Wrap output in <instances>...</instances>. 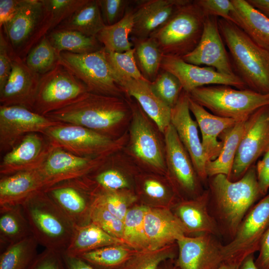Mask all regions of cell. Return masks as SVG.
Returning <instances> with one entry per match:
<instances>
[{
  "label": "cell",
  "mask_w": 269,
  "mask_h": 269,
  "mask_svg": "<svg viewBox=\"0 0 269 269\" xmlns=\"http://www.w3.org/2000/svg\"><path fill=\"white\" fill-rule=\"evenodd\" d=\"M131 113L129 103L121 97L88 92L71 104L45 116L106 134Z\"/></svg>",
  "instance_id": "3957f363"
},
{
  "label": "cell",
  "mask_w": 269,
  "mask_h": 269,
  "mask_svg": "<svg viewBox=\"0 0 269 269\" xmlns=\"http://www.w3.org/2000/svg\"><path fill=\"white\" fill-rule=\"evenodd\" d=\"M39 245L31 235L9 245L0 256V269H29L36 258Z\"/></svg>",
  "instance_id": "f35d334b"
},
{
  "label": "cell",
  "mask_w": 269,
  "mask_h": 269,
  "mask_svg": "<svg viewBox=\"0 0 269 269\" xmlns=\"http://www.w3.org/2000/svg\"><path fill=\"white\" fill-rule=\"evenodd\" d=\"M51 149L47 140L40 134H27L3 156L0 164V175L38 169Z\"/></svg>",
  "instance_id": "44dd1931"
},
{
  "label": "cell",
  "mask_w": 269,
  "mask_h": 269,
  "mask_svg": "<svg viewBox=\"0 0 269 269\" xmlns=\"http://www.w3.org/2000/svg\"><path fill=\"white\" fill-rule=\"evenodd\" d=\"M188 94L193 101L212 114L237 122L246 121L256 110L269 105V93L235 89L225 85L204 86Z\"/></svg>",
  "instance_id": "5b68a950"
},
{
  "label": "cell",
  "mask_w": 269,
  "mask_h": 269,
  "mask_svg": "<svg viewBox=\"0 0 269 269\" xmlns=\"http://www.w3.org/2000/svg\"><path fill=\"white\" fill-rule=\"evenodd\" d=\"M45 188L38 169L2 176L0 180V207L21 205L37 192Z\"/></svg>",
  "instance_id": "f1b7e54d"
},
{
  "label": "cell",
  "mask_w": 269,
  "mask_h": 269,
  "mask_svg": "<svg viewBox=\"0 0 269 269\" xmlns=\"http://www.w3.org/2000/svg\"><path fill=\"white\" fill-rule=\"evenodd\" d=\"M218 26L235 74L248 89L269 94V51L257 44L230 21L219 18Z\"/></svg>",
  "instance_id": "7a4b0ae2"
},
{
  "label": "cell",
  "mask_w": 269,
  "mask_h": 269,
  "mask_svg": "<svg viewBox=\"0 0 269 269\" xmlns=\"http://www.w3.org/2000/svg\"><path fill=\"white\" fill-rule=\"evenodd\" d=\"M165 269H179V268L175 265L174 267H170Z\"/></svg>",
  "instance_id": "be15d7a7"
},
{
  "label": "cell",
  "mask_w": 269,
  "mask_h": 269,
  "mask_svg": "<svg viewBox=\"0 0 269 269\" xmlns=\"http://www.w3.org/2000/svg\"><path fill=\"white\" fill-rule=\"evenodd\" d=\"M150 83L146 79H130L120 81L119 85L124 93L134 98L146 115L164 134L170 124L171 108L155 94Z\"/></svg>",
  "instance_id": "484cf974"
},
{
  "label": "cell",
  "mask_w": 269,
  "mask_h": 269,
  "mask_svg": "<svg viewBox=\"0 0 269 269\" xmlns=\"http://www.w3.org/2000/svg\"><path fill=\"white\" fill-rule=\"evenodd\" d=\"M24 0H0V29L16 15Z\"/></svg>",
  "instance_id": "11a10c76"
},
{
  "label": "cell",
  "mask_w": 269,
  "mask_h": 269,
  "mask_svg": "<svg viewBox=\"0 0 269 269\" xmlns=\"http://www.w3.org/2000/svg\"><path fill=\"white\" fill-rule=\"evenodd\" d=\"M95 180L102 189L107 191H118L129 185L126 177L120 171L113 169L100 172Z\"/></svg>",
  "instance_id": "f907efd6"
},
{
  "label": "cell",
  "mask_w": 269,
  "mask_h": 269,
  "mask_svg": "<svg viewBox=\"0 0 269 269\" xmlns=\"http://www.w3.org/2000/svg\"><path fill=\"white\" fill-rule=\"evenodd\" d=\"M269 226V194L255 204L246 215L231 241L223 245L224 261L242 263L259 250L262 239Z\"/></svg>",
  "instance_id": "9c48e42d"
},
{
  "label": "cell",
  "mask_w": 269,
  "mask_h": 269,
  "mask_svg": "<svg viewBox=\"0 0 269 269\" xmlns=\"http://www.w3.org/2000/svg\"><path fill=\"white\" fill-rule=\"evenodd\" d=\"M191 0H142L134 8L132 39L150 37L182 6Z\"/></svg>",
  "instance_id": "603a6c76"
},
{
  "label": "cell",
  "mask_w": 269,
  "mask_h": 269,
  "mask_svg": "<svg viewBox=\"0 0 269 269\" xmlns=\"http://www.w3.org/2000/svg\"><path fill=\"white\" fill-rule=\"evenodd\" d=\"M215 236H184L176 242L179 269H217L224 262L222 247Z\"/></svg>",
  "instance_id": "ffe728a7"
},
{
  "label": "cell",
  "mask_w": 269,
  "mask_h": 269,
  "mask_svg": "<svg viewBox=\"0 0 269 269\" xmlns=\"http://www.w3.org/2000/svg\"><path fill=\"white\" fill-rule=\"evenodd\" d=\"M32 235L21 205L0 207V247L5 249Z\"/></svg>",
  "instance_id": "e575fe53"
},
{
  "label": "cell",
  "mask_w": 269,
  "mask_h": 269,
  "mask_svg": "<svg viewBox=\"0 0 269 269\" xmlns=\"http://www.w3.org/2000/svg\"><path fill=\"white\" fill-rule=\"evenodd\" d=\"M259 256L255 261L258 269H269V226L261 242Z\"/></svg>",
  "instance_id": "6f0895ef"
},
{
  "label": "cell",
  "mask_w": 269,
  "mask_h": 269,
  "mask_svg": "<svg viewBox=\"0 0 269 269\" xmlns=\"http://www.w3.org/2000/svg\"><path fill=\"white\" fill-rule=\"evenodd\" d=\"M224 44L219 29L218 17L206 16L199 43L181 58L190 64L213 67L223 74L235 75Z\"/></svg>",
  "instance_id": "2e32d148"
},
{
  "label": "cell",
  "mask_w": 269,
  "mask_h": 269,
  "mask_svg": "<svg viewBox=\"0 0 269 269\" xmlns=\"http://www.w3.org/2000/svg\"><path fill=\"white\" fill-rule=\"evenodd\" d=\"M23 60L30 70L41 76L57 64L58 56L46 36L29 51Z\"/></svg>",
  "instance_id": "b9f144b4"
},
{
  "label": "cell",
  "mask_w": 269,
  "mask_h": 269,
  "mask_svg": "<svg viewBox=\"0 0 269 269\" xmlns=\"http://www.w3.org/2000/svg\"><path fill=\"white\" fill-rule=\"evenodd\" d=\"M269 149V105L260 108L246 121L230 177L232 181L241 178L262 154Z\"/></svg>",
  "instance_id": "30bf717a"
},
{
  "label": "cell",
  "mask_w": 269,
  "mask_h": 269,
  "mask_svg": "<svg viewBox=\"0 0 269 269\" xmlns=\"http://www.w3.org/2000/svg\"><path fill=\"white\" fill-rule=\"evenodd\" d=\"M135 199V197L129 193L103 190L97 193L95 202L124 221L129 205Z\"/></svg>",
  "instance_id": "bcb514c9"
},
{
  "label": "cell",
  "mask_w": 269,
  "mask_h": 269,
  "mask_svg": "<svg viewBox=\"0 0 269 269\" xmlns=\"http://www.w3.org/2000/svg\"><path fill=\"white\" fill-rule=\"evenodd\" d=\"M12 69L0 91V106H20L32 110L40 75L30 70L24 60L14 52L8 43Z\"/></svg>",
  "instance_id": "d6986e66"
},
{
  "label": "cell",
  "mask_w": 269,
  "mask_h": 269,
  "mask_svg": "<svg viewBox=\"0 0 269 269\" xmlns=\"http://www.w3.org/2000/svg\"><path fill=\"white\" fill-rule=\"evenodd\" d=\"M63 256L67 269H100L78 257L70 256L64 253Z\"/></svg>",
  "instance_id": "680465c9"
},
{
  "label": "cell",
  "mask_w": 269,
  "mask_h": 269,
  "mask_svg": "<svg viewBox=\"0 0 269 269\" xmlns=\"http://www.w3.org/2000/svg\"><path fill=\"white\" fill-rule=\"evenodd\" d=\"M185 227L187 234L198 236L211 234L219 236V226L209 210V191L204 190L199 196L182 201L176 206L175 214Z\"/></svg>",
  "instance_id": "4316f807"
},
{
  "label": "cell",
  "mask_w": 269,
  "mask_h": 269,
  "mask_svg": "<svg viewBox=\"0 0 269 269\" xmlns=\"http://www.w3.org/2000/svg\"><path fill=\"white\" fill-rule=\"evenodd\" d=\"M234 10L231 16L254 42L269 51V19L247 0H232Z\"/></svg>",
  "instance_id": "f546056e"
},
{
  "label": "cell",
  "mask_w": 269,
  "mask_h": 269,
  "mask_svg": "<svg viewBox=\"0 0 269 269\" xmlns=\"http://www.w3.org/2000/svg\"><path fill=\"white\" fill-rule=\"evenodd\" d=\"M42 0H24L14 17L4 27V31L13 51L24 59L29 52L30 43L42 19Z\"/></svg>",
  "instance_id": "7402d4cb"
},
{
  "label": "cell",
  "mask_w": 269,
  "mask_h": 269,
  "mask_svg": "<svg viewBox=\"0 0 269 269\" xmlns=\"http://www.w3.org/2000/svg\"><path fill=\"white\" fill-rule=\"evenodd\" d=\"M247 121V120H246ZM246 121L237 122L233 127L224 131L220 138L223 147L218 156L206 163L205 169L208 178L218 174L230 176L236 154L244 134Z\"/></svg>",
  "instance_id": "4dcf8cb0"
},
{
  "label": "cell",
  "mask_w": 269,
  "mask_h": 269,
  "mask_svg": "<svg viewBox=\"0 0 269 269\" xmlns=\"http://www.w3.org/2000/svg\"><path fill=\"white\" fill-rule=\"evenodd\" d=\"M105 26L98 0H88L55 29L75 30L87 36L96 37Z\"/></svg>",
  "instance_id": "836d02e7"
},
{
  "label": "cell",
  "mask_w": 269,
  "mask_h": 269,
  "mask_svg": "<svg viewBox=\"0 0 269 269\" xmlns=\"http://www.w3.org/2000/svg\"><path fill=\"white\" fill-rule=\"evenodd\" d=\"M44 13L40 24L31 40L29 51L44 37L69 17L88 0H42Z\"/></svg>",
  "instance_id": "d6a6232c"
},
{
  "label": "cell",
  "mask_w": 269,
  "mask_h": 269,
  "mask_svg": "<svg viewBox=\"0 0 269 269\" xmlns=\"http://www.w3.org/2000/svg\"><path fill=\"white\" fill-rule=\"evenodd\" d=\"M143 189L145 193L149 197L160 199L168 195L166 187L160 182L154 179H147L143 183Z\"/></svg>",
  "instance_id": "9f6ffc18"
},
{
  "label": "cell",
  "mask_w": 269,
  "mask_h": 269,
  "mask_svg": "<svg viewBox=\"0 0 269 269\" xmlns=\"http://www.w3.org/2000/svg\"><path fill=\"white\" fill-rule=\"evenodd\" d=\"M174 256L170 245L157 250L137 251L121 269H158L162 262Z\"/></svg>",
  "instance_id": "f6af8a7d"
},
{
  "label": "cell",
  "mask_w": 269,
  "mask_h": 269,
  "mask_svg": "<svg viewBox=\"0 0 269 269\" xmlns=\"http://www.w3.org/2000/svg\"><path fill=\"white\" fill-rule=\"evenodd\" d=\"M239 269H258L255 264L254 254L249 255L243 260Z\"/></svg>",
  "instance_id": "94428289"
},
{
  "label": "cell",
  "mask_w": 269,
  "mask_h": 269,
  "mask_svg": "<svg viewBox=\"0 0 269 269\" xmlns=\"http://www.w3.org/2000/svg\"><path fill=\"white\" fill-rule=\"evenodd\" d=\"M132 120L130 128V148L139 160L157 169L166 166L165 150L158 137L140 106L129 103Z\"/></svg>",
  "instance_id": "ac0fdd59"
},
{
  "label": "cell",
  "mask_w": 269,
  "mask_h": 269,
  "mask_svg": "<svg viewBox=\"0 0 269 269\" xmlns=\"http://www.w3.org/2000/svg\"><path fill=\"white\" fill-rule=\"evenodd\" d=\"M21 206L38 244L64 253L75 226L44 190L37 192Z\"/></svg>",
  "instance_id": "277c9868"
},
{
  "label": "cell",
  "mask_w": 269,
  "mask_h": 269,
  "mask_svg": "<svg viewBox=\"0 0 269 269\" xmlns=\"http://www.w3.org/2000/svg\"><path fill=\"white\" fill-rule=\"evenodd\" d=\"M241 264L234 261H224L217 269H239Z\"/></svg>",
  "instance_id": "6125c7cd"
},
{
  "label": "cell",
  "mask_w": 269,
  "mask_h": 269,
  "mask_svg": "<svg viewBox=\"0 0 269 269\" xmlns=\"http://www.w3.org/2000/svg\"><path fill=\"white\" fill-rule=\"evenodd\" d=\"M160 69L170 72L180 81L183 90L189 93L194 89L211 85H225L238 89H248L236 75H226L213 67L188 63L181 58L163 55Z\"/></svg>",
  "instance_id": "9a60e30c"
},
{
  "label": "cell",
  "mask_w": 269,
  "mask_h": 269,
  "mask_svg": "<svg viewBox=\"0 0 269 269\" xmlns=\"http://www.w3.org/2000/svg\"><path fill=\"white\" fill-rule=\"evenodd\" d=\"M12 69L8 42L2 29H0V91L6 84Z\"/></svg>",
  "instance_id": "f5cc1de1"
},
{
  "label": "cell",
  "mask_w": 269,
  "mask_h": 269,
  "mask_svg": "<svg viewBox=\"0 0 269 269\" xmlns=\"http://www.w3.org/2000/svg\"><path fill=\"white\" fill-rule=\"evenodd\" d=\"M29 269H67L63 253L45 249L37 255Z\"/></svg>",
  "instance_id": "816d5d0a"
},
{
  "label": "cell",
  "mask_w": 269,
  "mask_h": 269,
  "mask_svg": "<svg viewBox=\"0 0 269 269\" xmlns=\"http://www.w3.org/2000/svg\"><path fill=\"white\" fill-rule=\"evenodd\" d=\"M148 207L141 206L129 209L124 220L123 241L136 251L149 249L144 218Z\"/></svg>",
  "instance_id": "60d3db41"
},
{
  "label": "cell",
  "mask_w": 269,
  "mask_h": 269,
  "mask_svg": "<svg viewBox=\"0 0 269 269\" xmlns=\"http://www.w3.org/2000/svg\"><path fill=\"white\" fill-rule=\"evenodd\" d=\"M90 219L91 222L111 236L123 241L124 221L96 202L91 210Z\"/></svg>",
  "instance_id": "7dc6e473"
},
{
  "label": "cell",
  "mask_w": 269,
  "mask_h": 269,
  "mask_svg": "<svg viewBox=\"0 0 269 269\" xmlns=\"http://www.w3.org/2000/svg\"><path fill=\"white\" fill-rule=\"evenodd\" d=\"M170 124L189 154L200 179L206 183L208 180L205 169L207 159L199 136L197 123L190 115L189 95L184 90L171 109Z\"/></svg>",
  "instance_id": "e0dca14e"
},
{
  "label": "cell",
  "mask_w": 269,
  "mask_h": 269,
  "mask_svg": "<svg viewBox=\"0 0 269 269\" xmlns=\"http://www.w3.org/2000/svg\"><path fill=\"white\" fill-rule=\"evenodd\" d=\"M88 92L84 83L58 63L40 76L32 110L45 116L71 104Z\"/></svg>",
  "instance_id": "ba28073f"
},
{
  "label": "cell",
  "mask_w": 269,
  "mask_h": 269,
  "mask_svg": "<svg viewBox=\"0 0 269 269\" xmlns=\"http://www.w3.org/2000/svg\"><path fill=\"white\" fill-rule=\"evenodd\" d=\"M124 242L115 238L96 224L90 222L75 226L70 243L64 254L74 257L104 247L122 245Z\"/></svg>",
  "instance_id": "1f68e13d"
},
{
  "label": "cell",
  "mask_w": 269,
  "mask_h": 269,
  "mask_svg": "<svg viewBox=\"0 0 269 269\" xmlns=\"http://www.w3.org/2000/svg\"><path fill=\"white\" fill-rule=\"evenodd\" d=\"M189 107L201 133V142L207 161L214 160L223 147L222 141L218 138L224 131L233 127L237 122L210 113L189 96Z\"/></svg>",
  "instance_id": "83f0119b"
},
{
  "label": "cell",
  "mask_w": 269,
  "mask_h": 269,
  "mask_svg": "<svg viewBox=\"0 0 269 269\" xmlns=\"http://www.w3.org/2000/svg\"><path fill=\"white\" fill-rule=\"evenodd\" d=\"M82 178L66 180L44 190L75 226L91 222V210L98 193H89Z\"/></svg>",
  "instance_id": "4fadbf2b"
},
{
  "label": "cell",
  "mask_w": 269,
  "mask_h": 269,
  "mask_svg": "<svg viewBox=\"0 0 269 269\" xmlns=\"http://www.w3.org/2000/svg\"><path fill=\"white\" fill-rule=\"evenodd\" d=\"M144 225L149 250L162 248L187 236L180 220L167 209L148 208Z\"/></svg>",
  "instance_id": "d4e9b609"
},
{
  "label": "cell",
  "mask_w": 269,
  "mask_h": 269,
  "mask_svg": "<svg viewBox=\"0 0 269 269\" xmlns=\"http://www.w3.org/2000/svg\"><path fill=\"white\" fill-rule=\"evenodd\" d=\"M58 63L84 83L91 92L119 97L124 93L114 77L104 47L87 53L62 52Z\"/></svg>",
  "instance_id": "52a82bcc"
},
{
  "label": "cell",
  "mask_w": 269,
  "mask_h": 269,
  "mask_svg": "<svg viewBox=\"0 0 269 269\" xmlns=\"http://www.w3.org/2000/svg\"><path fill=\"white\" fill-rule=\"evenodd\" d=\"M205 16H214L233 22L231 16L234 10L232 0H195Z\"/></svg>",
  "instance_id": "681fc988"
},
{
  "label": "cell",
  "mask_w": 269,
  "mask_h": 269,
  "mask_svg": "<svg viewBox=\"0 0 269 269\" xmlns=\"http://www.w3.org/2000/svg\"><path fill=\"white\" fill-rule=\"evenodd\" d=\"M209 203L213 206L215 219L220 232L231 240L242 221L262 195L259 187L256 166H252L240 179L231 181L218 174L208 180Z\"/></svg>",
  "instance_id": "6da1fadb"
},
{
  "label": "cell",
  "mask_w": 269,
  "mask_h": 269,
  "mask_svg": "<svg viewBox=\"0 0 269 269\" xmlns=\"http://www.w3.org/2000/svg\"><path fill=\"white\" fill-rule=\"evenodd\" d=\"M136 251L115 245L85 253L78 257L100 269H121Z\"/></svg>",
  "instance_id": "ab89813d"
},
{
  "label": "cell",
  "mask_w": 269,
  "mask_h": 269,
  "mask_svg": "<svg viewBox=\"0 0 269 269\" xmlns=\"http://www.w3.org/2000/svg\"><path fill=\"white\" fill-rule=\"evenodd\" d=\"M136 62L143 77L153 82L160 70L163 54L151 37L132 39Z\"/></svg>",
  "instance_id": "74e56055"
},
{
  "label": "cell",
  "mask_w": 269,
  "mask_h": 269,
  "mask_svg": "<svg viewBox=\"0 0 269 269\" xmlns=\"http://www.w3.org/2000/svg\"><path fill=\"white\" fill-rule=\"evenodd\" d=\"M255 8L269 19V0H247Z\"/></svg>",
  "instance_id": "91938a15"
},
{
  "label": "cell",
  "mask_w": 269,
  "mask_h": 269,
  "mask_svg": "<svg viewBox=\"0 0 269 269\" xmlns=\"http://www.w3.org/2000/svg\"><path fill=\"white\" fill-rule=\"evenodd\" d=\"M129 0H98L102 16L106 26L120 20L130 7Z\"/></svg>",
  "instance_id": "c3c4849f"
},
{
  "label": "cell",
  "mask_w": 269,
  "mask_h": 269,
  "mask_svg": "<svg viewBox=\"0 0 269 269\" xmlns=\"http://www.w3.org/2000/svg\"><path fill=\"white\" fill-rule=\"evenodd\" d=\"M150 84L155 94L171 109L177 103L183 91L179 79L170 72L162 69Z\"/></svg>",
  "instance_id": "ee69618b"
},
{
  "label": "cell",
  "mask_w": 269,
  "mask_h": 269,
  "mask_svg": "<svg viewBox=\"0 0 269 269\" xmlns=\"http://www.w3.org/2000/svg\"><path fill=\"white\" fill-rule=\"evenodd\" d=\"M105 51L106 58L118 84L123 80L145 79L137 67L134 48L121 53Z\"/></svg>",
  "instance_id": "7bdbcfd3"
},
{
  "label": "cell",
  "mask_w": 269,
  "mask_h": 269,
  "mask_svg": "<svg viewBox=\"0 0 269 269\" xmlns=\"http://www.w3.org/2000/svg\"><path fill=\"white\" fill-rule=\"evenodd\" d=\"M205 17L200 7L191 0L149 37L155 41L163 55L182 58L199 43Z\"/></svg>",
  "instance_id": "8992f818"
},
{
  "label": "cell",
  "mask_w": 269,
  "mask_h": 269,
  "mask_svg": "<svg viewBox=\"0 0 269 269\" xmlns=\"http://www.w3.org/2000/svg\"><path fill=\"white\" fill-rule=\"evenodd\" d=\"M43 135L52 148L83 157L102 153L110 149L114 143L108 135L63 123L50 128Z\"/></svg>",
  "instance_id": "8fae6325"
},
{
  "label": "cell",
  "mask_w": 269,
  "mask_h": 269,
  "mask_svg": "<svg viewBox=\"0 0 269 269\" xmlns=\"http://www.w3.org/2000/svg\"><path fill=\"white\" fill-rule=\"evenodd\" d=\"M166 166L178 188L196 198L202 190L200 179L187 151L170 124L164 133Z\"/></svg>",
  "instance_id": "5bb4252c"
},
{
  "label": "cell",
  "mask_w": 269,
  "mask_h": 269,
  "mask_svg": "<svg viewBox=\"0 0 269 269\" xmlns=\"http://www.w3.org/2000/svg\"><path fill=\"white\" fill-rule=\"evenodd\" d=\"M92 160L65 150L52 148L38 168L45 189L58 183L81 178L91 169Z\"/></svg>",
  "instance_id": "cb8c5ba5"
},
{
  "label": "cell",
  "mask_w": 269,
  "mask_h": 269,
  "mask_svg": "<svg viewBox=\"0 0 269 269\" xmlns=\"http://www.w3.org/2000/svg\"><path fill=\"white\" fill-rule=\"evenodd\" d=\"M58 56L61 52L87 53L103 47L96 37L87 36L79 32L67 29H54L47 35Z\"/></svg>",
  "instance_id": "8d00e7d4"
},
{
  "label": "cell",
  "mask_w": 269,
  "mask_h": 269,
  "mask_svg": "<svg viewBox=\"0 0 269 269\" xmlns=\"http://www.w3.org/2000/svg\"><path fill=\"white\" fill-rule=\"evenodd\" d=\"M134 26V9L128 8L124 16L117 23L105 26L97 34L96 38L106 51L124 52L133 48L129 39Z\"/></svg>",
  "instance_id": "d590c367"
},
{
  "label": "cell",
  "mask_w": 269,
  "mask_h": 269,
  "mask_svg": "<svg viewBox=\"0 0 269 269\" xmlns=\"http://www.w3.org/2000/svg\"><path fill=\"white\" fill-rule=\"evenodd\" d=\"M258 183L262 195L269 189V149L263 154L256 166Z\"/></svg>",
  "instance_id": "db71d44e"
},
{
  "label": "cell",
  "mask_w": 269,
  "mask_h": 269,
  "mask_svg": "<svg viewBox=\"0 0 269 269\" xmlns=\"http://www.w3.org/2000/svg\"><path fill=\"white\" fill-rule=\"evenodd\" d=\"M62 123L20 106H0V150L7 152L24 135L44 134Z\"/></svg>",
  "instance_id": "7c38bea8"
}]
</instances>
